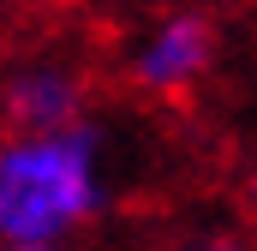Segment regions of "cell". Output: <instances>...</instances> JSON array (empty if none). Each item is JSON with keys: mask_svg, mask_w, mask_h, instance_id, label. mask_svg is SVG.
Here are the masks:
<instances>
[{"mask_svg": "<svg viewBox=\"0 0 257 251\" xmlns=\"http://www.w3.org/2000/svg\"><path fill=\"white\" fill-rule=\"evenodd\" d=\"M174 251H245L233 233H192V239H180Z\"/></svg>", "mask_w": 257, "mask_h": 251, "instance_id": "obj_4", "label": "cell"}, {"mask_svg": "<svg viewBox=\"0 0 257 251\" xmlns=\"http://www.w3.org/2000/svg\"><path fill=\"white\" fill-rule=\"evenodd\" d=\"M221 54V36H215V18L197 12V6H174L162 18H150L126 48V84L150 102H180L192 96L197 84L215 72Z\"/></svg>", "mask_w": 257, "mask_h": 251, "instance_id": "obj_2", "label": "cell"}, {"mask_svg": "<svg viewBox=\"0 0 257 251\" xmlns=\"http://www.w3.org/2000/svg\"><path fill=\"white\" fill-rule=\"evenodd\" d=\"M108 209V138L78 120L0 138V239H66Z\"/></svg>", "mask_w": 257, "mask_h": 251, "instance_id": "obj_1", "label": "cell"}, {"mask_svg": "<svg viewBox=\"0 0 257 251\" xmlns=\"http://www.w3.org/2000/svg\"><path fill=\"white\" fill-rule=\"evenodd\" d=\"M90 78L72 60L36 54L18 60L0 78V126L6 132H54V126H78L90 120Z\"/></svg>", "mask_w": 257, "mask_h": 251, "instance_id": "obj_3", "label": "cell"}, {"mask_svg": "<svg viewBox=\"0 0 257 251\" xmlns=\"http://www.w3.org/2000/svg\"><path fill=\"white\" fill-rule=\"evenodd\" d=\"M0 251H66V239H0Z\"/></svg>", "mask_w": 257, "mask_h": 251, "instance_id": "obj_5", "label": "cell"}, {"mask_svg": "<svg viewBox=\"0 0 257 251\" xmlns=\"http://www.w3.org/2000/svg\"><path fill=\"white\" fill-rule=\"evenodd\" d=\"M245 215H251V227H257V168L245 174Z\"/></svg>", "mask_w": 257, "mask_h": 251, "instance_id": "obj_6", "label": "cell"}]
</instances>
